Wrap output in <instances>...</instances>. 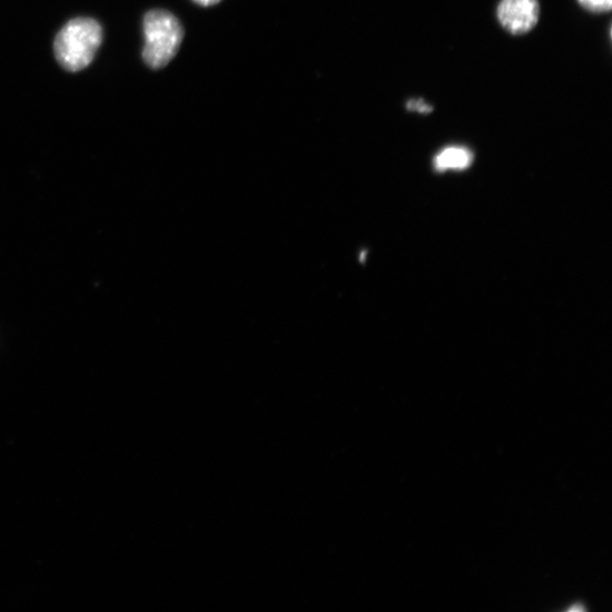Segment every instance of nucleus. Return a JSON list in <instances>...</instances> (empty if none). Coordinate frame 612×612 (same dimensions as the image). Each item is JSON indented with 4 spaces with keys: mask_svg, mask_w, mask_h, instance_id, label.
<instances>
[{
    "mask_svg": "<svg viewBox=\"0 0 612 612\" xmlns=\"http://www.w3.org/2000/svg\"><path fill=\"white\" fill-rule=\"evenodd\" d=\"M473 154L465 147L453 146L442 150L434 160L438 171L463 170L473 162Z\"/></svg>",
    "mask_w": 612,
    "mask_h": 612,
    "instance_id": "nucleus-4",
    "label": "nucleus"
},
{
    "mask_svg": "<svg viewBox=\"0 0 612 612\" xmlns=\"http://www.w3.org/2000/svg\"><path fill=\"white\" fill-rule=\"evenodd\" d=\"M145 63L152 70L167 67L177 55L184 39L179 20L164 10H154L144 20Z\"/></svg>",
    "mask_w": 612,
    "mask_h": 612,
    "instance_id": "nucleus-2",
    "label": "nucleus"
},
{
    "mask_svg": "<svg viewBox=\"0 0 612 612\" xmlns=\"http://www.w3.org/2000/svg\"><path fill=\"white\" fill-rule=\"evenodd\" d=\"M103 39L101 26L93 19L78 18L61 29L53 42L58 65L69 72L87 69Z\"/></svg>",
    "mask_w": 612,
    "mask_h": 612,
    "instance_id": "nucleus-1",
    "label": "nucleus"
},
{
    "mask_svg": "<svg viewBox=\"0 0 612 612\" xmlns=\"http://www.w3.org/2000/svg\"><path fill=\"white\" fill-rule=\"evenodd\" d=\"M407 109L419 113H428L433 111V106L426 103L422 99L411 100L407 102Z\"/></svg>",
    "mask_w": 612,
    "mask_h": 612,
    "instance_id": "nucleus-6",
    "label": "nucleus"
},
{
    "mask_svg": "<svg viewBox=\"0 0 612 612\" xmlns=\"http://www.w3.org/2000/svg\"><path fill=\"white\" fill-rule=\"evenodd\" d=\"M195 3H197L200 7H214L221 2V0H194Z\"/></svg>",
    "mask_w": 612,
    "mask_h": 612,
    "instance_id": "nucleus-7",
    "label": "nucleus"
},
{
    "mask_svg": "<svg viewBox=\"0 0 612 612\" xmlns=\"http://www.w3.org/2000/svg\"><path fill=\"white\" fill-rule=\"evenodd\" d=\"M497 17L509 32L524 34L530 32L540 18L537 0H502Z\"/></svg>",
    "mask_w": 612,
    "mask_h": 612,
    "instance_id": "nucleus-3",
    "label": "nucleus"
},
{
    "mask_svg": "<svg viewBox=\"0 0 612 612\" xmlns=\"http://www.w3.org/2000/svg\"><path fill=\"white\" fill-rule=\"evenodd\" d=\"M578 2L592 13L609 12L612 8V0H578Z\"/></svg>",
    "mask_w": 612,
    "mask_h": 612,
    "instance_id": "nucleus-5",
    "label": "nucleus"
}]
</instances>
